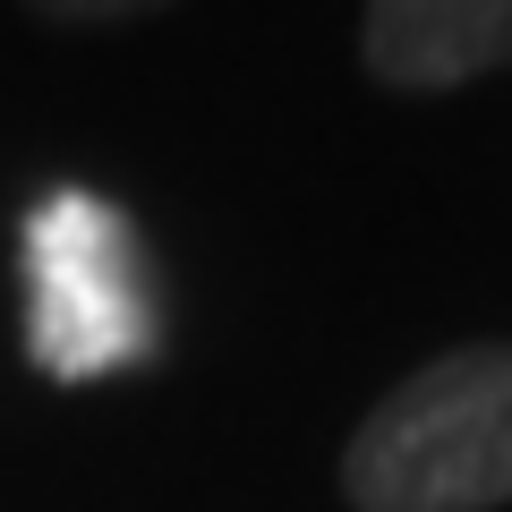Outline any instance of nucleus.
Returning <instances> with one entry per match:
<instances>
[{
    "label": "nucleus",
    "mask_w": 512,
    "mask_h": 512,
    "mask_svg": "<svg viewBox=\"0 0 512 512\" xmlns=\"http://www.w3.org/2000/svg\"><path fill=\"white\" fill-rule=\"evenodd\" d=\"M359 512H495L512 504V342L427 359L359 419L342 453Z\"/></svg>",
    "instance_id": "1"
},
{
    "label": "nucleus",
    "mask_w": 512,
    "mask_h": 512,
    "mask_svg": "<svg viewBox=\"0 0 512 512\" xmlns=\"http://www.w3.org/2000/svg\"><path fill=\"white\" fill-rule=\"evenodd\" d=\"M367 69L402 94H444L512 69V0H367Z\"/></svg>",
    "instance_id": "2"
},
{
    "label": "nucleus",
    "mask_w": 512,
    "mask_h": 512,
    "mask_svg": "<svg viewBox=\"0 0 512 512\" xmlns=\"http://www.w3.org/2000/svg\"><path fill=\"white\" fill-rule=\"evenodd\" d=\"M43 18L60 26H111V18H146V9H163V0H35Z\"/></svg>",
    "instance_id": "3"
}]
</instances>
